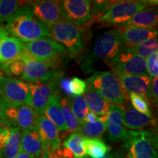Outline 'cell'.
Here are the masks:
<instances>
[{"instance_id": "7a4b0ae2", "label": "cell", "mask_w": 158, "mask_h": 158, "mask_svg": "<svg viewBox=\"0 0 158 158\" xmlns=\"http://www.w3.org/2000/svg\"><path fill=\"white\" fill-rule=\"evenodd\" d=\"M40 116L31 106L10 102L0 98L1 126L18 127L25 130L37 127Z\"/></svg>"}, {"instance_id": "8992f818", "label": "cell", "mask_w": 158, "mask_h": 158, "mask_svg": "<svg viewBox=\"0 0 158 158\" xmlns=\"http://www.w3.org/2000/svg\"><path fill=\"white\" fill-rule=\"evenodd\" d=\"M51 37L66 49L68 56L76 58L84 47L83 32L78 26L61 21L48 26Z\"/></svg>"}, {"instance_id": "d6a6232c", "label": "cell", "mask_w": 158, "mask_h": 158, "mask_svg": "<svg viewBox=\"0 0 158 158\" xmlns=\"http://www.w3.org/2000/svg\"><path fill=\"white\" fill-rule=\"evenodd\" d=\"M22 2L19 0H0V23L6 22L23 5Z\"/></svg>"}, {"instance_id": "d590c367", "label": "cell", "mask_w": 158, "mask_h": 158, "mask_svg": "<svg viewBox=\"0 0 158 158\" xmlns=\"http://www.w3.org/2000/svg\"><path fill=\"white\" fill-rule=\"evenodd\" d=\"M147 74L150 78H157L158 76V52L146 59Z\"/></svg>"}, {"instance_id": "836d02e7", "label": "cell", "mask_w": 158, "mask_h": 158, "mask_svg": "<svg viewBox=\"0 0 158 158\" xmlns=\"http://www.w3.org/2000/svg\"><path fill=\"white\" fill-rule=\"evenodd\" d=\"M129 98L131 102L132 106L140 113L144 115L152 117L151 108L148 102V100L145 97L138 95V94L129 93Z\"/></svg>"}, {"instance_id": "f35d334b", "label": "cell", "mask_w": 158, "mask_h": 158, "mask_svg": "<svg viewBox=\"0 0 158 158\" xmlns=\"http://www.w3.org/2000/svg\"><path fill=\"white\" fill-rule=\"evenodd\" d=\"M98 118L99 116L96 114L89 110L85 117V123H93V122L98 121Z\"/></svg>"}, {"instance_id": "b9f144b4", "label": "cell", "mask_w": 158, "mask_h": 158, "mask_svg": "<svg viewBox=\"0 0 158 158\" xmlns=\"http://www.w3.org/2000/svg\"><path fill=\"white\" fill-rule=\"evenodd\" d=\"M106 158H118V157H116V156L115 155H114V154H109V155L106 156Z\"/></svg>"}, {"instance_id": "277c9868", "label": "cell", "mask_w": 158, "mask_h": 158, "mask_svg": "<svg viewBox=\"0 0 158 158\" xmlns=\"http://www.w3.org/2000/svg\"><path fill=\"white\" fill-rule=\"evenodd\" d=\"M24 70L21 79L27 83L35 84H45L57 78L64 76L62 70V61L42 62L32 59L23 53Z\"/></svg>"}, {"instance_id": "4316f807", "label": "cell", "mask_w": 158, "mask_h": 158, "mask_svg": "<svg viewBox=\"0 0 158 158\" xmlns=\"http://www.w3.org/2000/svg\"><path fill=\"white\" fill-rule=\"evenodd\" d=\"M61 108H62V115L68 131L71 132L72 133H81V125L79 124L74 115L68 97H62L61 98Z\"/></svg>"}, {"instance_id": "ab89813d", "label": "cell", "mask_w": 158, "mask_h": 158, "mask_svg": "<svg viewBox=\"0 0 158 158\" xmlns=\"http://www.w3.org/2000/svg\"><path fill=\"white\" fill-rule=\"evenodd\" d=\"M15 158H38V157H35V156L30 155H29V154L23 152H21L19 154V155H18Z\"/></svg>"}, {"instance_id": "e575fe53", "label": "cell", "mask_w": 158, "mask_h": 158, "mask_svg": "<svg viewBox=\"0 0 158 158\" xmlns=\"http://www.w3.org/2000/svg\"><path fill=\"white\" fill-rule=\"evenodd\" d=\"M86 82L82 79L74 77L70 81V90L71 94L75 96L82 95L86 89Z\"/></svg>"}, {"instance_id": "e0dca14e", "label": "cell", "mask_w": 158, "mask_h": 158, "mask_svg": "<svg viewBox=\"0 0 158 158\" xmlns=\"http://www.w3.org/2000/svg\"><path fill=\"white\" fill-rule=\"evenodd\" d=\"M37 127L45 148V153L51 155L62 147L59 132L56 126L43 115L37 118Z\"/></svg>"}, {"instance_id": "cb8c5ba5", "label": "cell", "mask_w": 158, "mask_h": 158, "mask_svg": "<svg viewBox=\"0 0 158 158\" xmlns=\"http://www.w3.org/2000/svg\"><path fill=\"white\" fill-rule=\"evenodd\" d=\"M153 117H149L136 110L131 105H128L124 109L123 124L124 127L132 130H140L149 124H154Z\"/></svg>"}, {"instance_id": "6da1fadb", "label": "cell", "mask_w": 158, "mask_h": 158, "mask_svg": "<svg viewBox=\"0 0 158 158\" xmlns=\"http://www.w3.org/2000/svg\"><path fill=\"white\" fill-rule=\"evenodd\" d=\"M5 28L11 36L22 43L51 37L48 27L35 16L30 5L25 4L6 21Z\"/></svg>"}, {"instance_id": "1f68e13d", "label": "cell", "mask_w": 158, "mask_h": 158, "mask_svg": "<svg viewBox=\"0 0 158 158\" xmlns=\"http://www.w3.org/2000/svg\"><path fill=\"white\" fill-rule=\"evenodd\" d=\"M106 130V124L98 120L93 123H85L81 125V133L88 138L100 139Z\"/></svg>"}, {"instance_id": "d6986e66", "label": "cell", "mask_w": 158, "mask_h": 158, "mask_svg": "<svg viewBox=\"0 0 158 158\" xmlns=\"http://www.w3.org/2000/svg\"><path fill=\"white\" fill-rule=\"evenodd\" d=\"M24 52L23 43L11 36L5 27H0V64L17 58Z\"/></svg>"}, {"instance_id": "5b68a950", "label": "cell", "mask_w": 158, "mask_h": 158, "mask_svg": "<svg viewBox=\"0 0 158 158\" xmlns=\"http://www.w3.org/2000/svg\"><path fill=\"white\" fill-rule=\"evenodd\" d=\"M86 82L98 91L109 103L122 106L127 102V92L112 72L98 71L91 76Z\"/></svg>"}, {"instance_id": "60d3db41", "label": "cell", "mask_w": 158, "mask_h": 158, "mask_svg": "<svg viewBox=\"0 0 158 158\" xmlns=\"http://www.w3.org/2000/svg\"><path fill=\"white\" fill-rule=\"evenodd\" d=\"M40 158H54V157H50V156H49L48 154L47 153H43L42 155L40 156Z\"/></svg>"}, {"instance_id": "4dcf8cb0", "label": "cell", "mask_w": 158, "mask_h": 158, "mask_svg": "<svg viewBox=\"0 0 158 158\" xmlns=\"http://www.w3.org/2000/svg\"><path fill=\"white\" fill-rule=\"evenodd\" d=\"M68 98L75 116H76L79 124L81 125H83L85 124V117L89 111V109L87 105L85 102L84 97L83 95H80L68 97Z\"/></svg>"}, {"instance_id": "f1b7e54d", "label": "cell", "mask_w": 158, "mask_h": 158, "mask_svg": "<svg viewBox=\"0 0 158 158\" xmlns=\"http://www.w3.org/2000/svg\"><path fill=\"white\" fill-rule=\"evenodd\" d=\"M124 50L143 59H147L155 53L158 52L157 37L147 40L141 44L132 48H124Z\"/></svg>"}, {"instance_id": "83f0119b", "label": "cell", "mask_w": 158, "mask_h": 158, "mask_svg": "<svg viewBox=\"0 0 158 158\" xmlns=\"http://www.w3.org/2000/svg\"><path fill=\"white\" fill-rule=\"evenodd\" d=\"M85 136L81 133H73L65 140L63 143V147L68 149L73 154L76 158H86L84 147V141Z\"/></svg>"}, {"instance_id": "ffe728a7", "label": "cell", "mask_w": 158, "mask_h": 158, "mask_svg": "<svg viewBox=\"0 0 158 158\" xmlns=\"http://www.w3.org/2000/svg\"><path fill=\"white\" fill-rule=\"evenodd\" d=\"M124 48H132L147 40L157 37L155 29H142L136 27H118Z\"/></svg>"}, {"instance_id": "ba28073f", "label": "cell", "mask_w": 158, "mask_h": 158, "mask_svg": "<svg viewBox=\"0 0 158 158\" xmlns=\"http://www.w3.org/2000/svg\"><path fill=\"white\" fill-rule=\"evenodd\" d=\"M26 54L32 59L42 62L62 61L68 56L66 49L51 38L43 37L29 43H23Z\"/></svg>"}, {"instance_id": "5bb4252c", "label": "cell", "mask_w": 158, "mask_h": 158, "mask_svg": "<svg viewBox=\"0 0 158 158\" xmlns=\"http://www.w3.org/2000/svg\"><path fill=\"white\" fill-rule=\"evenodd\" d=\"M22 130L0 127V158H15L21 152Z\"/></svg>"}, {"instance_id": "9c48e42d", "label": "cell", "mask_w": 158, "mask_h": 158, "mask_svg": "<svg viewBox=\"0 0 158 158\" xmlns=\"http://www.w3.org/2000/svg\"><path fill=\"white\" fill-rule=\"evenodd\" d=\"M144 2H114L106 13L100 15L98 21L110 25H121L133 18L138 12L147 7Z\"/></svg>"}, {"instance_id": "8fae6325", "label": "cell", "mask_w": 158, "mask_h": 158, "mask_svg": "<svg viewBox=\"0 0 158 158\" xmlns=\"http://www.w3.org/2000/svg\"><path fill=\"white\" fill-rule=\"evenodd\" d=\"M59 6L64 21L78 26L88 22L92 18V2L89 0H62Z\"/></svg>"}, {"instance_id": "52a82bcc", "label": "cell", "mask_w": 158, "mask_h": 158, "mask_svg": "<svg viewBox=\"0 0 158 158\" xmlns=\"http://www.w3.org/2000/svg\"><path fill=\"white\" fill-rule=\"evenodd\" d=\"M124 49L121 35L118 29H113L106 31L98 37L92 47L87 59L83 61V68L89 69L93 59H101L108 62L121 53Z\"/></svg>"}, {"instance_id": "7c38bea8", "label": "cell", "mask_w": 158, "mask_h": 158, "mask_svg": "<svg viewBox=\"0 0 158 158\" xmlns=\"http://www.w3.org/2000/svg\"><path fill=\"white\" fill-rule=\"evenodd\" d=\"M108 65L124 74L148 76L146 59L127 52L124 49L114 59L108 61Z\"/></svg>"}, {"instance_id": "7402d4cb", "label": "cell", "mask_w": 158, "mask_h": 158, "mask_svg": "<svg viewBox=\"0 0 158 158\" xmlns=\"http://www.w3.org/2000/svg\"><path fill=\"white\" fill-rule=\"evenodd\" d=\"M158 16L157 9L146 7L138 12L127 22L119 25V27H136L142 29H155L157 25Z\"/></svg>"}, {"instance_id": "ee69618b", "label": "cell", "mask_w": 158, "mask_h": 158, "mask_svg": "<svg viewBox=\"0 0 158 158\" xmlns=\"http://www.w3.org/2000/svg\"><path fill=\"white\" fill-rule=\"evenodd\" d=\"M0 127H1V122H0Z\"/></svg>"}, {"instance_id": "ac0fdd59", "label": "cell", "mask_w": 158, "mask_h": 158, "mask_svg": "<svg viewBox=\"0 0 158 158\" xmlns=\"http://www.w3.org/2000/svg\"><path fill=\"white\" fill-rule=\"evenodd\" d=\"M124 107L121 105L110 104L108 112L106 130L112 142L123 141L128 130L123 124Z\"/></svg>"}, {"instance_id": "484cf974", "label": "cell", "mask_w": 158, "mask_h": 158, "mask_svg": "<svg viewBox=\"0 0 158 158\" xmlns=\"http://www.w3.org/2000/svg\"><path fill=\"white\" fill-rule=\"evenodd\" d=\"M84 147L86 155L90 158H106L110 147L100 139L85 138Z\"/></svg>"}, {"instance_id": "3957f363", "label": "cell", "mask_w": 158, "mask_h": 158, "mask_svg": "<svg viewBox=\"0 0 158 158\" xmlns=\"http://www.w3.org/2000/svg\"><path fill=\"white\" fill-rule=\"evenodd\" d=\"M127 158H157V135L155 130L127 131L124 140Z\"/></svg>"}, {"instance_id": "f546056e", "label": "cell", "mask_w": 158, "mask_h": 158, "mask_svg": "<svg viewBox=\"0 0 158 158\" xmlns=\"http://www.w3.org/2000/svg\"><path fill=\"white\" fill-rule=\"evenodd\" d=\"M0 70L10 78H21L24 70V61L22 54L17 58L0 64Z\"/></svg>"}, {"instance_id": "44dd1931", "label": "cell", "mask_w": 158, "mask_h": 158, "mask_svg": "<svg viewBox=\"0 0 158 158\" xmlns=\"http://www.w3.org/2000/svg\"><path fill=\"white\" fill-rule=\"evenodd\" d=\"M21 152L40 158L45 148L37 127L22 130Z\"/></svg>"}, {"instance_id": "603a6c76", "label": "cell", "mask_w": 158, "mask_h": 158, "mask_svg": "<svg viewBox=\"0 0 158 158\" xmlns=\"http://www.w3.org/2000/svg\"><path fill=\"white\" fill-rule=\"evenodd\" d=\"M61 98L62 97L59 94L52 95L43 110V116L56 126L59 132H68L62 115Z\"/></svg>"}, {"instance_id": "7bdbcfd3", "label": "cell", "mask_w": 158, "mask_h": 158, "mask_svg": "<svg viewBox=\"0 0 158 158\" xmlns=\"http://www.w3.org/2000/svg\"><path fill=\"white\" fill-rule=\"evenodd\" d=\"M118 158H127V157H124V156H118Z\"/></svg>"}, {"instance_id": "9a60e30c", "label": "cell", "mask_w": 158, "mask_h": 158, "mask_svg": "<svg viewBox=\"0 0 158 158\" xmlns=\"http://www.w3.org/2000/svg\"><path fill=\"white\" fill-rule=\"evenodd\" d=\"M29 5L35 16L47 27L64 21L59 6V1L39 0L33 2Z\"/></svg>"}, {"instance_id": "30bf717a", "label": "cell", "mask_w": 158, "mask_h": 158, "mask_svg": "<svg viewBox=\"0 0 158 158\" xmlns=\"http://www.w3.org/2000/svg\"><path fill=\"white\" fill-rule=\"evenodd\" d=\"M0 98L10 102L31 106L28 83L0 75Z\"/></svg>"}, {"instance_id": "8d00e7d4", "label": "cell", "mask_w": 158, "mask_h": 158, "mask_svg": "<svg viewBox=\"0 0 158 158\" xmlns=\"http://www.w3.org/2000/svg\"><path fill=\"white\" fill-rule=\"evenodd\" d=\"M148 98L152 100L154 103L157 104V99H158V78H152L149 87V96Z\"/></svg>"}, {"instance_id": "d4e9b609", "label": "cell", "mask_w": 158, "mask_h": 158, "mask_svg": "<svg viewBox=\"0 0 158 158\" xmlns=\"http://www.w3.org/2000/svg\"><path fill=\"white\" fill-rule=\"evenodd\" d=\"M83 97L89 109L98 116H102L108 112L110 103L105 100L101 94L92 86L87 85Z\"/></svg>"}, {"instance_id": "4fadbf2b", "label": "cell", "mask_w": 158, "mask_h": 158, "mask_svg": "<svg viewBox=\"0 0 158 158\" xmlns=\"http://www.w3.org/2000/svg\"><path fill=\"white\" fill-rule=\"evenodd\" d=\"M61 78H57L45 84L28 83L31 93V107L40 115H43V110L52 95L59 94V81Z\"/></svg>"}, {"instance_id": "2e32d148", "label": "cell", "mask_w": 158, "mask_h": 158, "mask_svg": "<svg viewBox=\"0 0 158 158\" xmlns=\"http://www.w3.org/2000/svg\"><path fill=\"white\" fill-rule=\"evenodd\" d=\"M110 69L126 92L148 98L152 81V78L149 76L124 74L113 68Z\"/></svg>"}, {"instance_id": "74e56055", "label": "cell", "mask_w": 158, "mask_h": 158, "mask_svg": "<svg viewBox=\"0 0 158 158\" xmlns=\"http://www.w3.org/2000/svg\"><path fill=\"white\" fill-rule=\"evenodd\" d=\"M70 79L62 77L59 81V88L63 93L66 94V97H71V92L70 90Z\"/></svg>"}]
</instances>
